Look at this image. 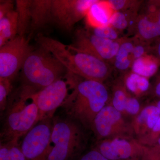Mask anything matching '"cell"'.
Returning a JSON list of instances; mask_svg holds the SVG:
<instances>
[{"label":"cell","instance_id":"obj_1","mask_svg":"<svg viewBox=\"0 0 160 160\" xmlns=\"http://www.w3.org/2000/svg\"><path fill=\"white\" fill-rule=\"evenodd\" d=\"M70 92L61 107L67 118L91 130L95 118L109 101V92L103 83L85 79L67 71Z\"/></svg>","mask_w":160,"mask_h":160},{"label":"cell","instance_id":"obj_2","mask_svg":"<svg viewBox=\"0 0 160 160\" xmlns=\"http://www.w3.org/2000/svg\"><path fill=\"white\" fill-rule=\"evenodd\" d=\"M36 93L21 86L9 95L6 109L2 112L1 143L19 142L37 124L39 110L35 98Z\"/></svg>","mask_w":160,"mask_h":160},{"label":"cell","instance_id":"obj_3","mask_svg":"<svg viewBox=\"0 0 160 160\" xmlns=\"http://www.w3.org/2000/svg\"><path fill=\"white\" fill-rule=\"evenodd\" d=\"M37 42L40 47L51 52L66 68L67 71L85 79L103 83L108 78L112 69L108 63L71 45L39 35Z\"/></svg>","mask_w":160,"mask_h":160},{"label":"cell","instance_id":"obj_4","mask_svg":"<svg viewBox=\"0 0 160 160\" xmlns=\"http://www.w3.org/2000/svg\"><path fill=\"white\" fill-rule=\"evenodd\" d=\"M21 86L35 92L62 78L67 70L51 52L42 47L27 57L21 70Z\"/></svg>","mask_w":160,"mask_h":160},{"label":"cell","instance_id":"obj_5","mask_svg":"<svg viewBox=\"0 0 160 160\" xmlns=\"http://www.w3.org/2000/svg\"><path fill=\"white\" fill-rule=\"evenodd\" d=\"M52 124L48 160H72L85 146L82 126L69 118H52Z\"/></svg>","mask_w":160,"mask_h":160},{"label":"cell","instance_id":"obj_6","mask_svg":"<svg viewBox=\"0 0 160 160\" xmlns=\"http://www.w3.org/2000/svg\"><path fill=\"white\" fill-rule=\"evenodd\" d=\"M91 130L98 141L120 137H134L131 123L112 105H106L95 118Z\"/></svg>","mask_w":160,"mask_h":160},{"label":"cell","instance_id":"obj_7","mask_svg":"<svg viewBox=\"0 0 160 160\" xmlns=\"http://www.w3.org/2000/svg\"><path fill=\"white\" fill-rule=\"evenodd\" d=\"M29 38L18 35L0 47V78L12 81L33 47Z\"/></svg>","mask_w":160,"mask_h":160},{"label":"cell","instance_id":"obj_8","mask_svg":"<svg viewBox=\"0 0 160 160\" xmlns=\"http://www.w3.org/2000/svg\"><path fill=\"white\" fill-rule=\"evenodd\" d=\"M52 127V119L42 120L24 136L20 145L26 160H48Z\"/></svg>","mask_w":160,"mask_h":160},{"label":"cell","instance_id":"obj_9","mask_svg":"<svg viewBox=\"0 0 160 160\" xmlns=\"http://www.w3.org/2000/svg\"><path fill=\"white\" fill-rule=\"evenodd\" d=\"M93 149L109 160H142L147 148L135 138L120 137L98 141Z\"/></svg>","mask_w":160,"mask_h":160},{"label":"cell","instance_id":"obj_10","mask_svg":"<svg viewBox=\"0 0 160 160\" xmlns=\"http://www.w3.org/2000/svg\"><path fill=\"white\" fill-rule=\"evenodd\" d=\"M97 0H52V22L63 30L70 32L75 24L86 17Z\"/></svg>","mask_w":160,"mask_h":160},{"label":"cell","instance_id":"obj_11","mask_svg":"<svg viewBox=\"0 0 160 160\" xmlns=\"http://www.w3.org/2000/svg\"><path fill=\"white\" fill-rule=\"evenodd\" d=\"M71 46L105 62L113 61L120 45V41L98 37L88 29H80L75 33Z\"/></svg>","mask_w":160,"mask_h":160},{"label":"cell","instance_id":"obj_12","mask_svg":"<svg viewBox=\"0 0 160 160\" xmlns=\"http://www.w3.org/2000/svg\"><path fill=\"white\" fill-rule=\"evenodd\" d=\"M69 90L68 80L62 78L35 94L39 110L38 122L52 118L57 109L66 100Z\"/></svg>","mask_w":160,"mask_h":160},{"label":"cell","instance_id":"obj_13","mask_svg":"<svg viewBox=\"0 0 160 160\" xmlns=\"http://www.w3.org/2000/svg\"><path fill=\"white\" fill-rule=\"evenodd\" d=\"M138 15L134 30L136 37L148 42L160 36V2H153Z\"/></svg>","mask_w":160,"mask_h":160},{"label":"cell","instance_id":"obj_14","mask_svg":"<svg viewBox=\"0 0 160 160\" xmlns=\"http://www.w3.org/2000/svg\"><path fill=\"white\" fill-rule=\"evenodd\" d=\"M120 41L119 48L113 62L118 70L125 71L132 67L135 60L147 54L149 47L147 43L136 37Z\"/></svg>","mask_w":160,"mask_h":160},{"label":"cell","instance_id":"obj_15","mask_svg":"<svg viewBox=\"0 0 160 160\" xmlns=\"http://www.w3.org/2000/svg\"><path fill=\"white\" fill-rule=\"evenodd\" d=\"M111 105L123 115H137L141 111L138 101L130 94L124 82L113 87Z\"/></svg>","mask_w":160,"mask_h":160},{"label":"cell","instance_id":"obj_16","mask_svg":"<svg viewBox=\"0 0 160 160\" xmlns=\"http://www.w3.org/2000/svg\"><path fill=\"white\" fill-rule=\"evenodd\" d=\"M160 117L156 105L146 106L135 117L131 125L134 136L138 140L149 133Z\"/></svg>","mask_w":160,"mask_h":160},{"label":"cell","instance_id":"obj_17","mask_svg":"<svg viewBox=\"0 0 160 160\" xmlns=\"http://www.w3.org/2000/svg\"><path fill=\"white\" fill-rule=\"evenodd\" d=\"M52 0H32L29 38L34 32L43 29L52 22Z\"/></svg>","mask_w":160,"mask_h":160},{"label":"cell","instance_id":"obj_18","mask_svg":"<svg viewBox=\"0 0 160 160\" xmlns=\"http://www.w3.org/2000/svg\"><path fill=\"white\" fill-rule=\"evenodd\" d=\"M114 10L108 1H98L89 9L86 16V22L89 28L109 26Z\"/></svg>","mask_w":160,"mask_h":160},{"label":"cell","instance_id":"obj_19","mask_svg":"<svg viewBox=\"0 0 160 160\" xmlns=\"http://www.w3.org/2000/svg\"><path fill=\"white\" fill-rule=\"evenodd\" d=\"M18 35V13L13 10L0 19V47Z\"/></svg>","mask_w":160,"mask_h":160},{"label":"cell","instance_id":"obj_20","mask_svg":"<svg viewBox=\"0 0 160 160\" xmlns=\"http://www.w3.org/2000/svg\"><path fill=\"white\" fill-rule=\"evenodd\" d=\"M15 10L18 13V35L25 37L29 31L31 22L32 0H17Z\"/></svg>","mask_w":160,"mask_h":160},{"label":"cell","instance_id":"obj_21","mask_svg":"<svg viewBox=\"0 0 160 160\" xmlns=\"http://www.w3.org/2000/svg\"><path fill=\"white\" fill-rule=\"evenodd\" d=\"M160 63L155 57L146 54L134 61L132 69L134 73L148 78L157 72Z\"/></svg>","mask_w":160,"mask_h":160},{"label":"cell","instance_id":"obj_22","mask_svg":"<svg viewBox=\"0 0 160 160\" xmlns=\"http://www.w3.org/2000/svg\"><path fill=\"white\" fill-rule=\"evenodd\" d=\"M128 91L137 96H141L149 89V81L148 78L132 72L126 77L124 81Z\"/></svg>","mask_w":160,"mask_h":160},{"label":"cell","instance_id":"obj_23","mask_svg":"<svg viewBox=\"0 0 160 160\" xmlns=\"http://www.w3.org/2000/svg\"><path fill=\"white\" fill-rule=\"evenodd\" d=\"M21 142H11L0 144V160H26Z\"/></svg>","mask_w":160,"mask_h":160},{"label":"cell","instance_id":"obj_24","mask_svg":"<svg viewBox=\"0 0 160 160\" xmlns=\"http://www.w3.org/2000/svg\"><path fill=\"white\" fill-rule=\"evenodd\" d=\"M12 82L8 79L0 78V109L2 113L6 109L8 99L11 93Z\"/></svg>","mask_w":160,"mask_h":160},{"label":"cell","instance_id":"obj_25","mask_svg":"<svg viewBox=\"0 0 160 160\" xmlns=\"http://www.w3.org/2000/svg\"><path fill=\"white\" fill-rule=\"evenodd\" d=\"M91 33L98 37L112 41H117L118 38V30L111 26H107L87 29Z\"/></svg>","mask_w":160,"mask_h":160},{"label":"cell","instance_id":"obj_26","mask_svg":"<svg viewBox=\"0 0 160 160\" xmlns=\"http://www.w3.org/2000/svg\"><path fill=\"white\" fill-rule=\"evenodd\" d=\"M160 138V117L149 133L138 140L142 145L149 147L152 146Z\"/></svg>","mask_w":160,"mask_h":160},{"label":"cell","instance_id":"obj_27","mask_svg":"<svg viewBox=\"0 0 160 160\" xmlns=\"http://www.w3.org/2000/svg\"><path fill=\"white\" fill-rule=\"evenodd\" d=\"M112 9L115 11H126L129 9L139 8L140 4L137 1L113 0L108 1Z\"/></svg>","mask_w":160,"mask_h":160},{"label":"cell","instance_id":"obj_28","mask_svg":"<svg viewBox=\"0 0 160 160\" xmlns=\"http://www.w3.org/2000/svg\"><path fill=\"white\" fill-rule=\"evenodd\" d=\"M14 10V2L11 0H1L0 1V19L9 12Z\"/></svg>","mask_w":160,"mask_h":160},{"label":"cell","instance_id":"obj_29","mask_svg":"<svg viewBox=\"0 0 160 160\" xmlns=\"http://www.w3.org/2000/svg\"><path fill=\"white\" fill-rule=\"evenodd\" d=\"M79 160H109L95 149H92L83 154Z\"/></svg>","mask_w":160,"mask_h":160},{"label":"cell","instance_id":"obj_30","mask_svg":"<svg viewBox=\"0 0 160 160\" xmlns=\"http://www.w3.org/2000/svg\"><path fill=\"white\" fill-rule=\"evenodd\" d=\"M152 92L155 96L160 98V71L155 80L152 87Z\"/></svg>","mask_w":160,"mask_h":160},{"label":"cell","instance_id":"obj_31","mask_svg":"<svg viewBox=\"0 0 160 160\" xmlns=\"http://www.w3.org/2000/svg\"><path fill=\"white\" fill-rule=\"evenodd\" d=\"M147 147V152L155 153L160 152V138L152 146Z\"/></svg>","mask_w":160,"mask_h":160},{"label":"cell","instance_id":"obj_32","mask_svg":"<svg viewBox=\"0 0 160 160\" xmlns=\"http://www.w3.org/2000/svg\"><path fill=\"white\" fill-rule=\"evenodd\" d=\"M142 160H160V152L152 153L146 152Z\"/></svg>","mask_w":160,"mask_h":160},{"label":"cell","instance_id":"obj_33","mask_svg":"<svg viewBox=\"0 0 160 160\" xmlns=\"http://www.w3.org/2000/svg\"><path fill=\"white\" fill-rule=\"evenodd\" d=\"M155 54V57L158 59L160 62V39L158 42L155 48L154 49Z\"/></svg>","mask_w":160,"mask_h":160},{"label":"cell","instance_id":"obj_34","mask_svg":"<svg viewBox=\"0 0 160 160\" xmlns=\"http://www.w3.org/2000/svg\"><path fill=\"white\" fill-rule=\"evenodd\" d=\"M156 106H157L158 109L159 110L160 113V99L157 102V103H156Z\"/></svg>","mask_w":160,"mask_h":160}]
</instances>
